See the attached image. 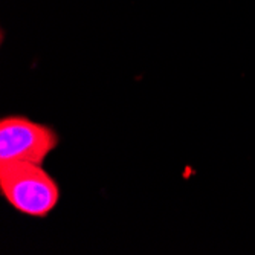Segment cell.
<instances>
[{"mask_svg": "<svg viewBox=\"0 0 255 255\" xmlns=\"http://www.w3.org/2000/svg\"><path fill=\"white\" fill-rule=\"evenodd\" d=\"M58 144V133L46 124L26 117H3L0 121V167L43 165Z\"/></svg>", "mask_w": 255, "mask_h": 255, "instance_id": "obj_2", "label": "cell"}, {"mask_svg": "<svg viewBox=\"0 0 255 255\" xmlns=\"http://www.w3.org/2000/svg\"><path fill=\"white\" fill-rule=\"evenodd\" d=\"M0 194L23 216L44 219L60 202L57 180L37 164L0 167Z\"/></svg>", "mask_w": 255, "mask_h": 255, "instance_id": "obj_1", "label": "cell"}]
</instances>
